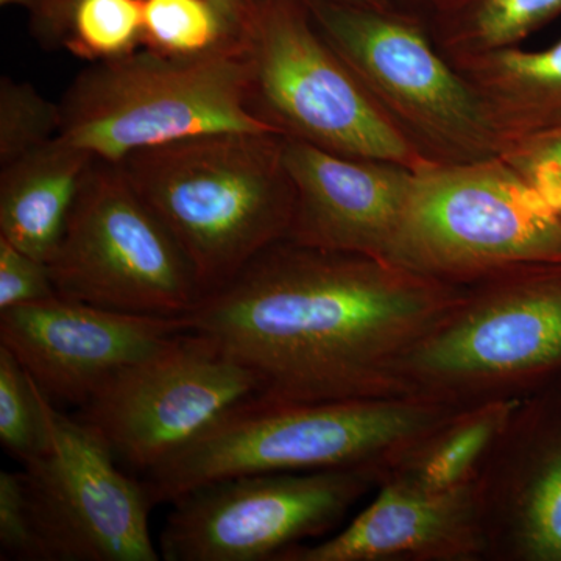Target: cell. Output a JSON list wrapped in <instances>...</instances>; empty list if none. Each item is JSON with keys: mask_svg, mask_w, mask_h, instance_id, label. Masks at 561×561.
I'll return each mask as SVG.
<instances>
[{"mask_svg": "<svg viewBox=\"0 0 561 561\" xmlns=\"http://www.w3.org/2000/svg\"><path fill=\"white\" fill-rule=\"evenodd\" d=\"M345 2L360 3V5L376 7V9H393L389 0H345Z\"/></svg>", "mask_w": 561, "mask_h": 561, "instance_id": "31", "label": "cell"}, {"mask_svg": "<svg viewBox=\"0 0 561 561\" xmlns=\"http://www.w3.org/2000/svg\"><path fill=\"white\" fill-rule=\"evenodd\" d=\"M60 103L44 98L27 81L0 79V168L58 138Z\"/></svg>", "mask_w": 561, "mask_h": 561, "instance_id": "23", "label": "cell"}, {"mask_svg": "<svg viewBox=\"0 0 561 561\" xmlns=\"http://www.w3.org/2000/svg\"><path fill=\"white\" fill-rule=\"evenodd\" d=\"M60 108V138L108 162L210 133L280 135L253 108L243 43L201 57L144 49L94 62L72 81Z\"/></svg>", "mask_w": 561, "mask_h": 561, "instance_id": "4", "label": "cell"}, {"mask_svg": "<svg viewBox=\"0 0 561 561\" xmlns=\"http://www.w3.org/2000/svg\"><path fill=\"white\" fill-rule=\"evenodd\" d=\"M502 157L561 216V127L518 140Z\"/></svg>", "mask_w": 561, "mask_h": 561, "instance_id": "25", "label": "cell"}, {"mask_svg": "<svg viewBox=\"0 0 561 561\" xmlns=\"http://www.w3.org/2000/svg\"><path fill=\"white\" fill-rule=\"evenodd\" d=\"M117 164L184 251L205 295L289 234L297 192L283 135L192 136Z\"/></svg>", "mask_w": 561, "mask_h": 561, "instance_id": "2", "label": "cell"}, {"mask_svg": "<svg viewBox=\"0 0 561 561\" xmlns=\"http://www.w3.org/2000/svg\"><path fill=\"white\" fill-rule=\"evenodd\" d=\"M448 61L481 102L505 149L561 127V39L545 50L508 47Z\"/></svg>", "mask_w": 561, "mask_h": 561, "instance_id": "17", "label": "cell"}, {"mask_svg": "<svg viewBox=\"0 0 561 561\" xmlns=\"http://www.w3.org/2000/svg\"><path fill=\"white\" fill-rule=\"evenodd\" d=\"M297 202L287 241L393 262L413 169L321 150L284 136Z\"/></svg>", "mask_w": 561, "mask_h": 561, "instance_id": "14", "label": "cell"}, {"mask_svg": "<svg viewBox=\"0 0 561 561\" xmlns=\"http://www.w3.org/2000/svg\"><path fill=\"white\" fill-rule=\"evenodd\" d=\"M561 262V216L502 154L413 172L393 264L471 286Z\"/></svg>", "mask_w": 561, "mask_h": 561, "instance_id": "5", "label": "cell"}, {"mask_svg": "<svg viewBox=\"0 0 561 561\" xmlns=\"http://www.w3.org/2000/svg\"><path fill=\"white\" fill-rule=\"evenodd\" d=\"M144 0H77L65 47L88 62L121 60L142 46Z\"/></svg>", "mask_w": 561, "mask_h": 561, "instance_id": "21", "label": "cell"}, {"mask_svg": "<svg viewBox=\"0 0 561 561\" xmlns=\"http://www.w3.org/2000/svg\"><path fill=\"white\" fill-rule=\"evenodd\" d=\"M208 2L219 11L232 38L242 41L243 35L249 31L256 0H208Z\"/></svg>", "mask_w": 561, "mask_h": 561, "instance_id": "29", "label": "cell"}, {"mask_svg": "<svg viewBox=\"0 0 561 561\" xmlns=\"http://www.w3.org/2000/svg\"><path fill=\"white\" fill-rule=\"evenodd\" d=\"M446 423L438 405L411 394L321 402L256 397L147 472L144 483L157 505L234 476L365 470Z\"/></svg>", "mask_w": 561, "mask_h": 561, "instance_id": "3", "label": "cell"}, {"mask_svg": "<svg viewBox=\"0 0 561 561\" xmlns=\"http://www.w3.org/2000/svg\"><path fill=\"white\" fill-rule=\"evenodd\" d=\"M305 3L321 36L424 161L463 164L505 150L423 18L345 0Z\"/></svg>", "mask_w": 561, "mask_h": 561, "instance_id": "6", "label": "cell"}, {"mask_svg": "<svg viewBox=\"0 0 561 561\" xmlns=\"http://www.w3.org/2000/svg\"><path fill=\"white\" fill-rule=\"evenodd\" d=\"M47 265L60 297L114 311L184 317L205 295L191 261L117 162L92 164Z\"/></svg>", "mask_w": 561, "mask_h": 561, "instance_id": "8", "label": "cell"}, {"mask_svg": "<svg viewBox=\"0 0 561 561\" xmlns=\"http://www.w3.org/2000/svg\"><path fill=\"white\" fill-rule=\"evenodd\" d=\"M465 295L393 262L284 239L184 317L257 376L262 400H360L411 394L402 359Z\"/></svg>", "mask_w": 561, "mask_h": 561, "instance_id": "1", "label": "cell"}, {"mask_svg": "<svg viewBox=\"0 0 561 561\" xmlns=\"http://www.w3.org/2000/svg\"><path fill=\"white\" fill-rule=\"evenodd\" d=\"M95 160L90 151L58 136L2 165L0 238L36 260L49 262Z\"/></svg>", "mask_w": 561, "mask_h": 561, "instance_id": "16", "label": "cell"}, {"mask_svg": "<svg viewBox=\"0 0 561 561\" xmlns=\"http://www.w3.org/2000/svg\"><path fill=\"white\" fill-rule=\"evenodd\" d=\"M512 402H494L443 427L408 472L432 490H446L470 481V471L511 416Z\"/></svg>", "mask_w": 561, "mask_h": 561, "instance_id": "19", "label": "cell"}, {"mask_svg": "<svg viewBox=\"0 0 561 561\" xmlns=\"http://www.w3.org/2000/svg\"><path fill=\"white\" fill-rule=\"evenodd\" d=\"M190 330L186 317L114 311L60 295L0 312V345L51 402L80 408L117 371Z\"/></svg>", "mask_w": 561, "mask_h": 561, "instance_id": "13", "label": "cell"}, {"mask_svg": "<svg viewBox=\"0 0 561 561\" xmlns=\"http://www.w3.org/2000/svg\"><path fill=\"white\" fill-rule=\"evenodd\" d=\"M365 470L243 474L181 494L165 518V561L276 560L342 518Z\"/></svg>", "mask_w": 561, "mask_h": 561, "instance_id": "11", "label": "cell"}, {"mask_svg": "<svg viewBox=\"0 0 561 561\" xmlns=\"http://www.w3.org/2000/svg\"><path fill=\"white\" fill-rule=\"evenodd\" d=\"M2 7H21L31 18V31L46 49L65 47L77 0H0Z\"/></svg>", "mask_w": 561, "mask_h": 561, "instance_id": "28", "label": "cell"}, {"mask_svg": "<svg viewBox=\"0 0 561 561\" xmlns=\"http://www.w3.org/2000/svg\"><path fill=\"white\" fill-rule=\"evenodd\" d=\"M522 545L530 559L561 561V451L546 463L527 491Z\"/></svg>", "mask_w": 561, "mask_h": 561, "instance_id": "24", "label": "cell"}, {"mask_svg": "<svg viewBox=\"0 0 561 561\" xmlns=\"http://www.w3.org/2000/svg\"><path fill=\"white\" fill-rule=\"evenodd\" d=\"M2 560L41 561L21 471H0Z\"/></svg>", "mask_w": 561, "mask_h": 561, "instance_id": "26", "label": "cell"}, {"mask_svg": "<svg viewBox=\"0 0 561 561\" xmlns=\"http://www.w3.org/2000/svg\"><path fill=\"white\" fill-rule=\"evenodd\" d=\"M47 262L11 245L0 238V312L55 297Z\"/></svg>", "mask_w": 561, "mask_h": 561, "instance_id": "27", "label": "cell"}, {"mask_svg": "<svg viewBox=\"0 0 561 561\" xmlns=\"http://www.w3.org/2000/svg\"><path fill=\"white\" fill-rule=\"evenodd\" d=\"M242 43L232 38L208 0H144V49L165 57H201Z\"/></svg>", "mask_w": 561, "mask_h": 561, "instance_id": "20", "label": "cell"}, {"mask_svg": "<svg viewBox=\"0 0 561 561\" xmlns=\"http://www.w3.org/2000/svg\"><path fill=\"white\" fill-rule=\"evenodd\" d=\"M478 494L470 481L432 490L405 476L330 540L294 546L279 561H375L398 557H460L478 551Z\"/></svg>", "mask_w": 561, "mask_h": 561, "instance_id": "15", "label": "cell"}, {"mask_svg": "<svg viewBox=\"0 0 561 561\" xmlns=\"http://www.w3.org/2000/svg\"><path fill=\"white\" fill-rule=\"evenodd\" d=\"M561 14V0H440L423 18L446 60L518 47Z\"/></svg>", "mask_w": 561, "mask_h": 561, "instance_id": "18", "label": "cell"}, {"mask_svg": "<svg viewBox=\"0 0 561 561\" xmlns=\"http://www.w3.org/2000/svg\"><path fill=\"white\" fill-rule=\"evenodd\" d=\"M0 443L22 465L47 448L41 389L16 357L0 345Z\"/></svg>", "mask_w": 561, "mask_h": 561, "instance_id": "22", "label": "cell"}, {"mask_svg": "<svg viewBox=\"0 0 561 561\" xmlns=\"http://www.w3.org/2000/svg\"><path fill=\"white\" fill-rule=\"evenodd\" d=\"M393 9L424 18L440 0H389Z\"/></svg>", "mask_w": 561, "mask_h": 561, "instance_id": "30", "label": "cell"}, {"mask_svg": "<svg viewBox=\"0 0 561 561\" xmlns=\"http://www.w3.org/2000/svg\"><path fill=\"white\" fill-rule=\"evenodd\" d=\"M260 394L250 368L190 330L117 371L81 405L79 419L116 459L149 472Z\"/></svg>", "mask_w": 561, "mask_h": 561, "instance_id": "9", "label": "cell"}, {"mask_svg": "<svg viewBox=\"0 0 561 561\" xmlns=\"http://www.w3.org/2000/svg\"><path fill=\"white\" fill-rule=\"evenodd\" d=\"M242 43L253 108L280 135L413 171L430 164L321 36L305 0H256Z\"/></svg>", "mask_w": 561, "mask_h": 561, "instance_id": "7", "label": "cell"}, {"mask_svg": "<svg viewBox=\"0 0 561 561\" xmlns=\"http://www.w3.org/2000/svg\"><path fill=\"white\" fill-rule=\"evenodd\" d=\"M47 448L22 481L41 561H158L146 483L121 471L101 434L41 390Z\"/></svg>", "mask_w": 561, "mask_h": 561, "instance_id": "10", "label": "cell"}, {"mask_svg": "<svg viewBox=\"0 0 561 561\" xmlns=\"http://www.w3.org/2000/svg\"><path fill=\"white\" fill-rule=\"evenodd\" d=\"M451 316L401 362V376L434 386L507 381L561 357V262L471 284Z\"/></svg>", "mask_w": 561, "mask_h": 561, "instance_id": "12", "label": "cell"}]
</instances>
